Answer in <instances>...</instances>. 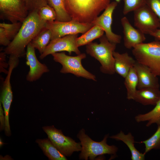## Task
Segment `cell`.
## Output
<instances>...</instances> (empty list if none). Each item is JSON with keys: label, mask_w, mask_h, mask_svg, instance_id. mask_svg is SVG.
Masks as SVG:
<instances>
[{"label": "cell", "mask_w": 160, "mask_h": 160, "mask_svg": "<svg viewBox=\"0 0 160 160\" xmlns=\"http://www.w3.org/2000/svg\"><path fill=\"white\" fill-rule=\"evenodd\" d=\"M154 108L150 111L144 114H140L135 117L137 122L147 121L146 126L149 127L153 124L157 126L160 125V99Z\"/></svg>", "instance_id": "cell-22"}, {"label": "cell", "mask_w": 160, "mask_h": 160, "mask_svg": "<svg viewBox=\"0 0 160 160\" xmlns=\"http://www.w3.org/2000/svg\"><path fill=\"white\" fill-rule=\"evenodd\" d=\"M35 49L30 42L27 46L26 64L29 67V70L26 77L30 82L35 81L40 79L43 74L49 71L47 65L40 63L36 56Z\"/></svg>", "instance_id": "cell-14"}, {"label": "cell", "mask_w": 160, "mask_h": 160, "mask_svg": "<svg viewBox=\"0 0 160 160\" xmlns=\"http://www.w3.org/2000/svg\"><path fill=\"white\" fill-rule=\"evenodd\" d=\"M94 26L92 23H81L72 20L68 22L55 20L47 22L45 27L51 32V40L68 35L84 34Z\"/></svg>", "instance_id": "cell-7"}, {"label": "cell", "mask_w": 160, "mask_h": 160, "mask_svg": "<svg viewBox=\"0 0 160 160\" xmlns=\"http://www.w3.org/2000/svg\"><path fill=\"white\" fill-rule=\"evenodd\" d=\"M0 130L1 131L4 130L5 127V117L4 112L2 106V104L0 102Z\"/></svg>", "instance_id": "cell-32"}, {"label": "cell", "mask_w": 160, "mask_h": 160, "mask_svg": "<svg viewBox=\"0 0 160 160\" xmlns=\"http://www.w3.org/2000/svg\"><path fill=\"white\" fill-rule=\"evenodd\" d=\"M145 4L156 15L160 21V0H146Z\"/></svg>", "instance_id": "cell-31"}, {"label": "cell", "mask_w": 160, "mask_h": 160, "mask_svg": "<svg viewBox=\"0 0 160 160\" xmlns=\"http://www.w3.org/2000/svg\"><path fill=\"white\" fill-rule=\"evenodd\" d=\"M121 22L123 29L124 45L126 48H133L145 40V34L139 29L134 28L126 17H122Z\"/></svg>", "instance_id": "cell-15"}, {"label": "cell", "mask_w": 160, "mask_h": 160, "mask_svg": "<svg viewBox=\"0 0 160 160\" xmlns=\"http://www.w3.org/2000/svg\"><path fill=\"white\" fill-rule=\"evenodd\" d=\"M115 72L125 78L136 61L127 52L120 53L114 51Z\"/></svg>", "instance_id": "cell-17"}, {"label": "cell", "mask_w": 160, "mask_h": 160, "mask_svg": "<svg viewBox=\"0 0 160 160\" xmlns=\"http://www.w3.org/2000/svg\"><path fill=\"white\" fill-rule=\"evenodd\" d=\"M110 137L116 140L122 141L127 146L131 152L132 160L145 159V154L140 153L136 148L134 145V137L131 132L125 134L121 131L116 135H112Z\"/></svg>", "instance_id": "cell-20"}, {"label": "cell", "mask_w": 160, "mask_h": 160, "mask_svg": "<svg viewBox=\"0 0 160 160\" xmlns=\"http://www.w3.org/2000/svg\"><path fill=\"white\" fill-rule=\"evenodd\" d=\"M46 23L41 19L38 12L29 13L17 35L4 49V52L18 57L23 56L26 47L45 27Z\"/></svg>", "instance_id": "cell-1"}, {"label": "cell", "mask_w": 160, "mask_h": 160, "mask_svg": "<svg viewBox=\"0 0 160 160\" xmlns=\"http://www.w3.org/2000/svg\"><path fill=\"white\" fill-rule=\"evenodd\" d=\"M133 12L135 26L145 34L160 28L158 17L146 4Z\"/></svg>", "instance_id": "cell-10"}, {"label": "cell", "mask_w": 160, "mask_h": 160, "mask_svg": "<svg viewBox=\"0 0 160 160\" xmlns=\"http://www.w3.org/2000/svg\"><path fill=\"white\" fill-rule=\"evenodd\" d=\"M160 99L159 88L148 87L137 89L133 100L144 105H155Z\"/></svg>", "instance_id": "cell-18"}, {"label": "cell", "mask_w": 160, "mask_h": 160, "mask_svg": "<svg viewBox=\"0 0 160 160\" xmlns=\"http://www.w3.org/2000/svg\"><path fill=\"white\" fill-rule=\"evenodd\" d=\"M100 41L99 44L91 42L86 45V52L100 63L102 73L113 74L115 73L113 53L116 44L110 42L105 35L100 38Z\"/></svg>", "instance_id": "cell-3"}, {"label": "cell", "mask_w": 160, "mask_h": 160, "mask_svg": "<svg viewBox=\"0 0 160 160\" xmlns=\"http://www.w3.org/2000/svg\"><path fill=\"white\" fill-rule=\"evenodd\" d=\"M0 147H1L3 145L2 143H3V142H2L1 139V138H0Z\"/></svg>", "instance_id": "cell-34"}, {"label": "cell", "mask_w": 160, "mask_h": 160, "mask_svg": "<svg viewBox=\"0 0 160 160\" xmlns=\"http://www.w3.org/2000/svg\"><path fill=\"white\" fill-rule=\"evenodd\" d=\"M132 52L137 62L147 67L156 76H160V41L137 44L133 47Z\"/></svg>", "instance_id": "cell-4"}, {"label": "cell", "mask_w": 160, "mask_h": 160, "mask_svg": "<svg viewBox=\"0 0 160 160\" xmlns=\"http://www.w3.org/2000/svg\"><path fill=\"white\" fill-rule=\"evenodd\" d=\"M8 64V71L3 82L0 95V102L2 105L5 117V135L7 136H9L11 135L9 123V115L13 99V95L10 80L13 70L17 66V63L14 60L9 61Z\"/></svg>", "instance_id": "cell-11"}, {"label": "cell", "mask_w": 160, "mask_h": 160, "mask_svg": "<svg viewBox=\"0 0 160 160\" xmlns=\"http://www.w3.org/2000/svg\"><path fill=\"white\" fill-rule=\"evenodd\" d=\"M78 34H71L50 41L39 57L43 59L49 55L62 51H66L69 54L73 52L77 55L81 54L76 43Z\"/></svg>", "instance_id": "cell-12"}, {"label": "cell", "mask_w": 160, "mask_h": 160, "mask_svg": "<svg viewBox=\"0 0 160 160\" xmlns=\"http://www.w3.org/2000/svg\"><path fill=\"white\" fill-rule=\"evenodd\" d=\"M51 38V31L45 27L37 35L31 43L33 47L37 49L41 55L49 43Z\"/></svg>", "instance_id": "cell-23"}, {"label": "cell", "mask_w": 160, "mask_h": 160, "mask_svg": "<svg viewBox=\"0 0 160 160\" xmlns=\"http://www.w3.org/2000/svg\"><path fill=\"white\" fill-rule=\"evenodd\" d=\"M146 0H123V10L124 15H126L145 4Z\"/></svg>", "instance_id": "cell-29"}, {"label": "cell", "mask_w": 160, "mask_h": 160, "mask_svg": "<svg viewBox=\"0 0 160 160\" xmlns=\"http://www.w3.org/2000/svg\"><path fill=\"white\" fill-rule=\"evenodd\" d=\"M134 67L138 77L137 89L148 87L159 88L157 76L153 74L147 67L136 61Z\"/></svg>", "instance_id": "cell-16"}, {"label": "cell", "mask_w": 160, "mask_h": 160, "mask_svg": "<svg viewBox=\"0 0 160 160\" xmlns=\"http://www.w3.org/2000/svg\"><path fill=\"white\" fill-rule=\"evenodd\" d=\"M108 134L105 135L100 142H96L92 140L85 134V130L82 129L77 135L80 141L81 146V152L79 155L81 159L94 160L98 156L105 154H116L118 150L115 145H109L107 143Z\"/></svg>", "instance_id": "cell-5"}, {"label": "cell", "mask_w": 160, "mask_h": 160, "mask_svg": "<svg viewBox=\"0 0 160 160\" xmlns=\"http://www.w3.org/2000/svg\"><path fill=\"white\" fill-rule=\"evenodd\" d=\"M118 3L116 1L110 3L104 10L103 13L96 17L92 23L94 25H97L102 28L105 33V36L110 42L116 44L120 43L121 36L114 33L112 31V15Z\"/></svg>", "instance_id": "cell-13"}, {"label": "cell", "mask_w": 160, "mask_h": 160, "mask_svg": "<svg viewBox=\"0 0 160 160\" xmlns=\"http://www.w3.org/2000/svg\"><path fill=\"white\" fill-rule=\"evenodd\" d=\"M22 23H11L4 22L0 23V44L7 46L15 38L19 31Z\"/></svg>", "instance_id": "cell-19"}, {"label": "cell", "mask_w": 160, "mask_h": 160, "mask_svg": "<svg viewBox=\"0 0 160 160\" xmlns=\"http://www.w3.org/2000/svg\"><path fill=\"white\" fill-rule=\"evenodd\" d=\"M149 35L153 37L156 40L160 41V28L151 32Z\"/></svg>", "instance_id": "cell-33"}, {"label": "cell", "mask_w": 160, "mask_h": 160, "mask_svg": "<svg viewBox=\"0 0 160 160\" xmlns=\"http://www.w3.org/2000/svg\"><path fill=\"white\" fill-rule=\"evenodd\" d=\"M38 13L41 19L46 22L53 21L56 20L55 12L53 8L48 4L41 7Z\"/></svg>", "instance_id": "cell-28"}, {"label": "cell", "mask_w": 160, "mask_h": 160, "mask_svg": "<svg viewBox=\"0 0 160 160\" xmlns=\"http://www.w3.org/2000/svg\"><path fill=\"white\" fill-rule=\"evenodd\" d=\"M29 14L23 0H0V18L11 23H23Z\"/></svg>", "instance_id": "cell-9"}, {"label": "cell", "mask_w": 160, "mask_h": 160, "mask_svg": "<svg viewBox=\"0 0 160 160\" xmlns=\"http://www.w3.org/2000/svg\"><path fill=\"white\" fill-rule=\"evenodd\" d=\"M140 143L144 144L145 150L144 153L145 154L153 149H160V125H158L156 131L151 137Z\"/></svg>", "instance_id": "cell-27"}, {"label": "cell", "mask_w": 160, "mask_h": 160, "mask_svg": "<svg viewBox=\"0 0 160 160\" xmlns=\"http://www.w3.org/2000/svg\"><path fill=\"white\" fill-rule=\"evenodd\" d=\"M42 128L53 145L65 156H70L74 152L81 151V143L65 136L61 130L53 126H44Z\"/></svg>", "instance_id": "cell-8"}, {"label": "cell", "mask_w": 160, "mask_h": 160, "mask_svg": "<svg viewBox=\"0 0 160 160\" xmlns=\"http://www.w3.org/2000/svg\"><path fill=\"white\" fill-rule=\"evenodd\" d=\"M121 0H115V1L117 2L118 3Z\"/></svg>", "instance_id": "cell-35"}, {"label": "cell", "mask_w": 160, "mask_h": 160, "mask_svg": "<svg viewBox=\"0 0 160 160\" xmlns=\"http://www.w3.org/2000/svg\"><path fill=\"white\" fill-rule=\"evenodd\" d=\"M36 142L49 160H67L66 156L57 149L48 138L44 139H38Z\"/></svg>", "instance_id": "cell-21"}, {"label": "cell", "mask_w": 160, "mask_h": 160, "mask_svg": "<svg viewBox=\"0 0 160 160\" xmlns=\"http://www.w3.org/2000/svg\"><path fill=\"white\" fill-rule=\"evenodd\" d=\"M124 79V84L127 91V98L129 100H133L137 90L138 82L137 76L134 67L130 68Z\"/></svg>", "instance_id": "cell-24"}, {"label": "cell", "mask_w": 160, "mask_h": 160, "mask_svg": "<svg viewBox=\"0 0 160 160\" xmlns=\"http://www.w3.org/2000/svg\"><path fill=\"white\" fill-rule=\"evenodd\" d=\"M111 0H64L72 18L81 23H92L110 4Z\"/></svg>", "instance_id": "cell-2"}, {"label": "cell", "mask_w": 160, "mask_h": 160, "mask_svg": "<svg viewBox=\"0 0 160 160\" xmlns=\"http://www.w3.org/2000/svg\"><path fill=\"white\" fill-rule=\"evenodd\" d=\"M29 13L33 11L38 12L42 7L48 4L47 0H23Z\"/></svg>", "instance_id": "cell-30"}, {"label": "cell", "mask_w": 160, "mask_h": 160, "mask_svg": "<svg viewBox=\"0 0 160 160\" xmlns=\"http://www.w3.org/2000/svg\"><path fill=\"white\" fill-rule=\"evenodd\" d=\"M47 1L48 4L53 8L55 12V20L68 22L72 20L65 9L64 0H47Z\"/></svg>", "instance_id": "cell-26"}, {"label": "cell", "mask_w": 160, "mask_h": 160, "mask_svg": "<svg viewBox=\"0 0 160 160\" xmlns=\"http://www.w3.org/2000/svg\"><path fill=\"white\" fill-rule=\"evenodd\" d=\"M104 31L103 29L97 25H94L83 35L76 39L78 47L87 45L93 40L100 38L103 35Z\"/></svg>", "instance_id": "cell-25"}, {"label": "cell", "mask_w": 160, "mask_h": 160, "mask_svg": "<svg viewBox=\"0 0 160 160\" xmlns=\"http://www.w3.org/2000/svg\"><path fill=\"white\" fill-rule=\"evenodd\" d=\"M51 55L55 62L62 65L61 73H71L78 77L96 81L95 75L85 69L82 65V60L86 57L85 53H81L75 56L67 55L64 52H56Z\"/></svg>", "instance_id": "cell-6"}]
</instances>
